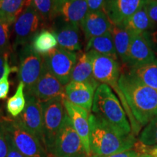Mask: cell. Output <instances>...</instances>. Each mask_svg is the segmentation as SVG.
I'll list each match as a JSON object with an SVG mask.
<instances>
[{"label":"cell","mask_w":157,"mask_h":157,"mask_svg":"<svg viewBox=\"0 0 157 157\" xmlns=\"http://www.w3.org/2000/svg\"><path fill=\"white\" fill-rule=\"evenodd\" d=\"M119 85L133 117L140 127L146 125L156 117V90L142 83L128 72H121Z\"/></svg>","instance_id":"obj_1"},{"label":"cell","mask_w":157,"mask_h":157,"mask_svg":"<svg viewBox=\"0 0 157 157\" xmlns=\"http://www.w3.org/2000/svg\"><path fill=\"white\" fill-rule=\"evenodd\" d=\"M92 111L121 136L132 134L127 113L118 96L109 85L101 84L95 90Z\"/></svg>","instance_id":"obj_2"},{"label":"cell","mask_w":157,"mask_h":157,"mask_svg":"<svg viewBox=\"0 0 157 157\" xmlns=\"http://www.w3.org/2000/svg\"><path fill=\"white\" fill-rule=\"evenodd\" d=\"M90 146L91 154L107 156L132 149L136 139L132 134L121 136L93 113H90Z\"/></svg>","instance_id":"obj_3"},{"label":"cell","mask_w":157,"mask_h":157,"mask_svg":"<svg viewBox=\"0 0 157 157\" xmlns=\"http://www.w3.org/2000/svg\"><path fill=\"white\" fill-rule=\"evenodd\" d=\"M90 58L93 62V77L99 84H105L109 85L120 98L123 107L129 117L133 130L137 132L140 129V126L133 117L127 103L121 91L119 85V80L121 76V68L119 63L117 59L111 57L103 56L94 51H89Z\"/></svg>","instance_id":"obj_4"},{"label":"cell","mask_w":157,"mask_h":157,"mask_svg":"<svg viewBox=\"0 0 157 157\" xmlns=\"http://www.w3.org/2000/svg\"><path fill=\"white\" fill-rule=\"evenodd\" d=\"M2 121L15 147L25 157H50L42 141L25 128L17 118H4Z\"/></svg>","instance_id":"obj_5"},{"label":"cell","mask_w":157,"mask_h":157,"mask_svg":"<svg viewBox=\"0 0 157 157\" xmlns=\"http://www.w3.org/2000/svg\"><path fill=\"white\" fill-rule=\"evenodd\" d=\"M13 51L30 44L41 29H45L43 21L32 5L27 6L13 23Z\"/></svg>","instance_id":"obj_6"},{"label":"cell","mask_w":157,"mask_h":157,"mask_svg":"<svg viewBox=\"0 0 157 157\" xmlns=\"http://www.w3.org/2000/svg\"><path fill=\"white\" fill-rule=\"evenodd\" d=\"M64 99L65 98L58 97L42 103L44 146L48 154L66 115L63 104Z\"/></svg>","instance_id":"obj_7"},{"label":"cell","mask_w":157,"mask_h":157,"mask_svg":"<svg viewBox=\"0 0 157 157\" xmlns=\"http://www.w3.org/2000/svg\"><path fill=\"white\" fill-rule=\"evenodd\" d=\"M19 82L25 85V93L30 92L42 75L44 68V58L42 55L34 52L31 44L22 47L17 52Z\"/></svg>","instance_id":"obj_8"},{"label":"cell","mask_w":157,"mask_h":157,"mask_svg":"<svg viewBox=\"0 0 157 157\" xmlns=\"http://www.w3.org/2000/svg\"><path fill=\"white\" fill-rule=\"evenodd\" d=\"M49 155L54 157L88 156L84 150L81 138L71 122L67 112Z\"/></svg>","instance_id":"obj_9"},{"label":"cell","mask_w":157,"mask_h":157,"mask_svg":"<svg viewBox=\"0 0 157 157\" xmlns=\"http://www.w3.org/2000/svg\"><path fill=\"white\" fill-rule=\"evenodd\" d=\"M42 56L49 71L64 86L69 83L72 71L77 61L78 54L58 46Z\"/></svg>","instance_id":"obj_10"},{"label":"cell","mask_w":157,"mask_h":157,"mask_svg":"<svg viewBox=\"0 0 157 157\" xmlns=\"http://www.w3.org/2000/svg\"><path fill=\"white\" fill-rule=\"evenodd\" d=\"M155 59L156 54L149 41L148 32L132 34V40L124 66L131 69L149 63Z\"/></svg>","instance_id":"obj_11"},{"label":"cell","mask_w":157,"mask_h":157,"mask_svg":"<svg viewBox=\"0 0 157 157\" xmlns=\"http://www.w3.org/2000/svg\"><path fill=\"white\" fill-rule=\"evenodd\" d=\"M26 104L23 111L18 117V120L29 132L39 139L44 145V129L42 103L31 94H25Z\"/></svg>","instance_id":"obj_12"},{"label":"cell","mask_w":157,"mask_h":157,"mask_svg":"<svg viewBox=\"0 0 157 157\" xmlns=\"http://www.w3.org/2000/svg\"><path fill=\"white\" fill-rule=\"evenodd\" d=\"M50 29L56 35L58 47L70 52L82 50V39L79 25L56 19Z\"/></svg>","instance_id":"obj_13"},{"label":"cell","mask_w":157,"mask_h":157,"mask_svg":"<svg viewBox=\"0 0 157 157\" xmlns=\"http://www.w3.org/2000/svg\"><path fill=\"white\" fill-rule=\"evenodd\" d=\"M100 84L95 79L83 82L71 81L65 86L66 98L90 112L93 107L95 90Z\"/></svg>","instance_id":"obj_14"},{"label":"cell","mask_w":157,"mask_h":157,"mask_svg":"<svg viewBox=\"0 0 157 157\" xmlns=\"http://www.w3.org/2000/svg\"><path fill=\"white\" fill-rule=\"evenodd\" d=\"M25 94L33 95L41 103L58 97L66 98L65 86L49 71L46 66H44L42 75L34 87L30 92Z\"/></svg>","instance_id":"obj_15"},{"label":"cell","mask_w":157,"mask_h":157,"mask_svg":"<svg viewBox=\"0 0 157 157\" xmlns=\"http://www.w3.org/2000/svg\"><path fill=\"white\" fill-rule=\"evenodd\" d=\"M149 0H105L103 11L111 23L121 25Z\"/></svg>","instance_id":"obj_16"},{"label":"cell","mask_w":157,"mask_h":157,"mask_svg":"<svg viewBox=\"0 0 157 157\" xmlns=\"http://www.w3.org/2000/svg\"><path fill=\"white\" fill-rule=\"evenodd\" d=\"M63 104L71 122L81 138L84 150L87 155H91L90 146V112L83 108L71 103L66 98L63 100Z\"/></svg>","instance_id":"obj_17"},{"label":"cell","mask_w":157,"mask_h":157,"mask_svg":"<svg viewBox=\"0 0 157 157\" xmlns=\"http://www.w3.org/2000/svg\"><path fill=\"white\" fill-rule=\"evenodd\" d=\"M111 26L112 23L103 10L89 11L80 25L87 42L94 37L110 32Z\"/></svg>","instance_id":"obj_18"},{"label":"cell","mask_w":157,"mask_h":157,"mask_svg":"<svg viewBox=\"0 0 157 157\" xmlns=\"http://www.w3.org/2000/svg\"><path fill=\"white\" fill-rule=\"evenodd\" d=\"M88 12L87 0H64L59 6L56 19L80 26Z\"/></svg>","instance_id":"obj_19"},{"label":"cell","mask_w":157,"mask_h":157,"mask_svg":"<svg viewBox=\"0 0 157 157\" xmlns=\"http://www.w3.org/2000/svg\"><path fill=\"white\" fill-rule=\"evenodd\" d=\"M110 32L112 35L118 58L120 59L124 65H125L132 40V34L122 25L114 24H112Z\"/></svg>","instance_id":"obj_20"},{"label":"cell","mask_w":157,"mask_h":157,"mask_svg":"<svg viewBox=\"0 0 157 157\" xmlns=\"http://www.w3.org/2000/svg\"><path fill=\"white\" fill-rule=\"evenodd\" d=\"M132 34H140L152 31L155 24L149 18L146 9L143 7L121 23Z\"/></svg>","instance_id":"obj_21"},{"label":"cell","mask_w":157,"mask_h":157,"mask_svg":"<svg viewBox=\"0 0 157 157\" xmlns=\"http://www.w3.org/2000/svg\"><path fill=\"white\" fill-rule=\"evenodd\" d=\"M30 44L34 52L44 56L58 47V41L53 31L48 29H42L33 37Z\"/></svg>","instance_id":"obj_22"},{"label":"cell","mask_w":157,"mask_h":157,"mask_svg":"<svg viewBox=\"0 0 157 157\" xmlns=\"http://www.w3.org/2000/svg\"><path fill=\"white\" fill-rule=\"evenodd\" d=\"M94 51L98 53L111 57L118 60V56L116 51L114 44L111 32L102 35V36L94 37L87 42L85 52Z\"/></svg>","instance_id":"obj_23"},{"label":"cell","mask_w":157,"mask_h":157,"mask_svg":"<svg viewBox=\"0 0 157 157\" xmlns=\"http://www.w3.org/2000/svg\"><path fill=\"white\" fill-rule=\"evenodd\" d=\"M60 4L58 0H31V5L42 17L45 29H50L58 17Z\"/></svg>","instance_id":"obj_24"},{"label":"cell","mask_w":157,"mask_h":157,"mask_svg":"<svg viewBox=\"0 0 157 157\" xmlns=\"http://www.w3.org/2000/svg\"><path fill=\"white\" fill-rule=\"evenodd\" d=\"M95 80L93 74V62L87 52L78 54L77 61L73 69L71 81L90 82Z\"/></svg>","instance_id":"obj_25"},{"label":"cell","mask_w":157,"mask_h":157,"mask_svg":"<svg viewBox=\"0 0 157 157\" xmlns=\"http://www.w3.org/2000/svg\"><path fill=\"white\" fill-rule=\"evenodd\" d=\"M128 73L142 83L157 90V58L149 63L131 68Z\"/></svg>","instance_id":"obj_26"},{"label":"cell","mask_w":157,"mask_h":157,"mask_svg":"<svg viewBox=\"0 0 157 157\" xmlns=\"http://www.w3.org/2000/svg\"><path fill=\"white\" fill-rule=\"evenodd\" d=\"M31 3V0H2L0 18L13 25L23 10Z\"/></svg>","instance_id":"obj_27"},{"label":"cell","mask_w":157,"mask_h":157,"mask_svg":"<svg viewBox=\"0 0 157 157\" xmlns=\"http://www.w3.org/2000/svg\"><path fill=\"white\" fill-rule=\"evenodd\" d=\"M24 90L25 85L22 82H19L15 93L7 100L6 109L12 117H18L25 109L26 100Z\"/></svg>","instance_id":"obj_28"},{"label":"cell","mask_w":157,"mask_h":157,"mask_svg":"<svg viewBox=\"0 0 157 157\" xmlns=\"http://www.w3.org/2000/svg\"><path fill=\"white\" fill-rule=\"evenodd\" d=\"M11 24L5 20L0 18V54L10 57L12 52L10 44Z\"/></svg>","instance_id":"obj_29"},{"label":"cell","mask_w":157,"mask_h":157,"mask_svg":"<svg viewBox=\"0 0 157 157\" xmlns=\"http://www.w3.org/2000/svg\"><path fill=\"white\" fill-rule=\"evenodd\" d=\"M139 140L147 146H157V116L146 125L140 133Z\"/></svg>","instance_id":"obj_30"},{"label":"cell","mask_w":157,"mask_h":157,"mask_svg":"<svg viewBox=\"0 0 157 157\" xmlns=\"http://www.w3.org/2000/svg\"><path fill=\"white\" fill-rule=\"evenodd\" d=\"M17 71H18V68L17 66H10L7 68L4 76L0 79V101L6 99L7 95H8L10 87V84L9 81L10 74L13 73V72Z\"/></svg>","instance_id":"obj_31"},{"label":"cell","mask_w":157,"mask_h":157,"mask_svg":"<svg viewBox=\"0 0 157 157\" xmlns=\"http://www.w3.org/2000/svg\"><path fill=\"white\" fill-rule=\"evenodd\" d=\"M144 7L149 18L154 24H157V0H149Z\"/></svg>","instance_id":"obj_32"},{"label":"cell","mask_w":157,"mask_h":157,"mask_svg":"<svg viewBox=\"0 0 157 157\" xmlns=\"http://www.w3.org/2000/svg\"><path fill=\"white\" fill-rule=\"evenodd\" d=\"M0 157H7V143L6 130L3 122L0 121Z\"/></svg>","instance_id":"obj_33"},{"label":"cell","mask_w":157,"mask_h":157,"mask_svg":"<svg viewBox=\"0 0 157 157\" xmlns=\"http://www.w3.org/2000/svg\"><path fill=\"white\" fill-rule=\"evenodd\" d=\"M6 137H7V157H25L17 150V148L15 146L14 143L12 140L11 137H10V135L7 134V132H6Z\"/></svg>","instance_id":"obj_34"},{"label":"cell","mask_w":157,"mask_h":157,"mask_svg":"<svg viewBox=\"0 0 157 157\" xmlns=\"http://www.w3.org/2000/svg\"><path fill=\"white\" fill-rule=\"evenodd\" d=\"M140 155L133 149L117 153V154L107 155V156H99V155H89L87 157H139Z\"/></svg>","instance_id":"obj_35"},{"label":"cell","mask_w":157,"mask_h":157,"mask_svg":"<svg viewBox=\"0 0 157 157\" xmlns=\"http://www.w3.org/2000/svg\"><path fill=\"white\" fill-rule=\"evenodd\" d=\"M89 11L103 10L105 0H87Z\"/></svg>","instance_id":"obj_36"},{"label":"cell","mask_w":157,"mask_h":157,"mask_svg":"<svg viewBox=\"0 0 157 157\" xmlns=\"http://www.w3.org/2000/svg\"><path fill=\"white\" fill-rule=\"evenodd\" d=\"M148 36L154 52H157V29L148 32Z\"/></svg>","instance_id":"obj_37"},{"label":"cell","mask_w":157,"mask_h":157,"mask_svg":"<svg viewBox=\"0 0 157 157\" xmlns=\"http://www.w3.org/2000/svg\"><path fill=\"white\" fill-rule=\"evenodd\" d=\"M146 154H149L153 157H157V146H147Z\"/></svg>","instance_id":"obj_38"},{"label":"cell","mask_w":157,"mask_h":157,"mask_svg":"<svg viewBox=\"0 0 157 157\" xmlns=\"http://www.w3.org/2000/svg\"><path fill=\"white\" fill-rule=\"evenodd\" d=\"M10 66V65L9 63V59H7L5 63V64H4L2 66L0 67V79H1V78L4 76V74H5L6 71H7V68H8Z\"/></svg>","instance_id":"obj_39"},{"label":"cell","mask_w":157,"mask_h":157,"mask_svg":"<svg viewBox=\"0 0 157 157\" xmlns=\"http://www.w3.org/2000/svg\"><path fill=\"white\" fill-rule=\"evenodd\" d=\"M7 59H9V57L5 56H3V55L0 54V67H1V66H2L3 65L5 64V63Z\"/></svg>","instance_id":"obj_40"},{"label":"cell","mask_w":157,"mask_h":157,"mask_svg":"<svg viewBox=\"0 0 157 157\" xmlns=\"http://www.w3.org/2000/svg\"><path fill=\"white\" fill-rule=\"evenodd\" d=\"M139 157H153V156H151V155H149V154H143V155H140Z\"/></svg>","instance_id":"obj_41"},{"label":"cell","mask_w":157,"mask_h":157,"mask_svg":"<svg viewBox=\"0 0 157 157\" xmlns=\"http://www.w3.org/2000/svg\"><path fill=\"white\" fill-rule=\"evenodd\" d=\"M1 4H2V0H0V8H1Z\"/></svg>","instance_id":"obj_42"},{"label":"cell","mask_w":157,"mask_h":157,"mask_svg":"<svg viewBox=\"0 0 157 157\" xmlns=\"http://www.w3.org/2000/svg\"><path fill=\"white\" fill-rule=\"evenodd\" d=\"M59 2H63V1H64V0H58Z\"/></svg>","instance_id":"obj_43"},{"label":"cell","mask_w":157,"mask_h":157,"mask_svg":"<svg viewBox=\"0 0 157 157\" xmlns=\"http://www.w3.org/2000/svg\"><path fill=\"white\" fill-rule=\"evenodd\" d=\"M88 156H89V155H88ZM88 156H86V157H87ZM50 157H54V156H50Z\"/></svg>","instance_id":"obj_44"}]
</instances>
